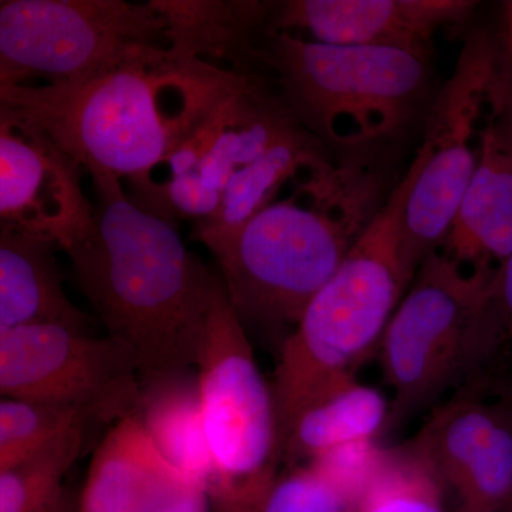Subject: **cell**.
<instances>
[{
	"label": "cell",
	"instance_id": "obj_27",
	"mask_svg": "<svg viewBox=\"0 0 512 512\" xmlns=\"http://www.w3.org/2000/svg\"><path fill=\"white\" fill-rule=\"evenodd\" d=\"M503 512H512V498L510 500V503L507 504V507L504 508Z\"/></svg>",
	"mask_w": 512,
	"mask_h": 512
},
{
	"label": "cell",
	"instance_id": "obj_15",
	"mask_svg": "<svg viewBox=\"0 0 512 512\" xmlns=\"http://www.w3.org/2000/svg\"><path fill=\"white\" fill-rule=\"evenodd\" d=\"M392 402L379 389L343 380L309 400L281 439L282 464L295 467L336 448L379 441L390 430Z\"/></svg>",
	"mask_w": 512,
	"mask_h": 512
},
{
	"label": "cell",
	"instance_id": "obj_8",
	"mask_svg": "<svg viewBox=\"0 0 512 512\" xmlns=\"http://www.w3.org/2000/svg\"><path fill=\"white\" fill-rule=\"evenodd\" d=\"M165 49L153 2L0 0V89L83 82Z\"/></svg>",
	"mask_w": 512,
	"mask_h": 512
},
{
	"label": "cell",
	"instance_id": "obj_28",
	"mask_svg": "<svg viewBox=\"0 0 512 512\" xmlns=\"http://www.w3.org/2000/svg\"><path fill=\"white\" fill-rule=\"evenodd\" d=\"M510 23H511V32H512V6H511V13H510Z\"/></svg>",
	"mask_w": 512,
	"mask_h": 512
},
{
	"label": "cell",
	"instance_id": "obj_11",
	"mask_svg": "<svg viewBox=\"0 0 512 512\" xmlns=\"http://www.w3.org/2000/svg\"><path fill=\"white\" fill-rule=\"evenodd\" d=\"M80 173L36 124L0 101V231L66 254L92 227Z\"/></svg>",
	"mask_w": 512,
	"mask_h": 512
},
{
	"label": "cell",
	"instance_id": "obj_2",
	"mask_svg": "<svg viewBox=\"0 0 512 512\" xmlns=\"http://www.w3.org/2000/svg\"><path fill=\"white\" fill-rule=\"evenodd\" d=\"M384 177L328 157L237 227L192 231L244 325L291 329L389 198Z\"/></svg>",
	"mask_w": 512,
	"mask_h": 512
},
{
	"label": "cell",
	"instance_id": "obj_12",
	"mask_svg": "<svg viewBox=\"0 0 512 512\" xmlns=\"http://www.w3.org/2000/svg\"><path fill=\"white\" fill-rule=\"evenodd\" d=\"M474 6L463 0H288L274 3L268 32L427 56L434 36L463 22Z\"/></svg>",
	"mask_w": 512,
	"mask_h": 512
},
{
	"label": "cell",
	"instance_id": "obj_18",
	"mask_svg": "<svg viewBox=\"0 0 512 512\" xmlns=\"http://www.w3.org/2000/svg\"><path fill=\"white\" fill-rule=\"evenodd\" d=\"M136 414L161 456L188 484L205 491L211 464L195 373L141 384Z\"/></svg>",
	"mask_w": 512,
	"mask_h": 512
},
{
	"label": "cell",
	"instance_id": "obj_7",
	"mask_svg": "<svg viewBox=\"0 0 512 512\" xmlns=\"http://www.w3.org/2000/svg\"><path fill=\"white\" fill-rule=\"evenodd\" d=\"M195 376L211 464L208 501L218 512H258L282 464L278 413L271 384L256 365L247 329L221 278Z\"/></svg>",
	"mask_w": 512,
	"mask_h": 512
},
{
	"label": "cell",
	"instance_id": "obj_4",
	"mask_svg": "<svg viewBox=\"0 0 512 512\" xmlns=\"http://www.w3.org/2000/svg\"><path fill=\"white\" fill-rule=\"evenodd\" d=\"M175 63L168 50L83 82L0 89V101L36 124L89 174L140 187L163 167L180 131L181 104L168 114Z\"/></svg>",
	"mask_w": 512,
	"mask_h": 512
},
{
	"label": "cell",
	"instance_id": "obj_5",
	"mask_svg": "<svg viewBox=\"0 0 512 512\" xmlns=\"http://www.w3.org/2000/svg\"><path fill=\"white\" fill-rule=\"evenodd\" d=\"M493 276L467 272L440 251L421 262L377 349L393 394L390 430L448 390L483 383L485 367L508 342Z\"/></svg>",
	"mask_w": 512,
	"mask_h": 512
},
{
	"label": "cell",
	"instance_id": "obj_1",
	"mask_svg": "<svg viewBox=\"0 0 512 512\" xmlns=\"http://www.w3.org/2000/svg\"><path fill=\"white\" fill-rule=\"evenodd\" d=\"M87 234L66 252L107 338L136 362L141 384L194 372L220 275L205 268L173 221L137 204L119 178L90 174Z\"/></svg>",
	"mask_w": 512,
	"mask_h": 512
},
{
	"label": "cell",
	"instance_id": "obj_20",
	"mask_svg": "<svg viewBox=\"0 0 512 512\" xmlns=\"http://www.w3.org/2000/svg\"><path fill=\"white\" fill-rule=\"evenodd\" d=\"M89 429H74L0 470V512H37L59 491L82 454Z\"/></svg>",
	"mask_w": 512,
	"mask_h": 512
},
{
	"label": "cell",
	"instance_id": "obj_19",
	"mask_svg": "<svg viewBox=\"0 0 512 512\" xmlns=\"http://www.w3.org/2000/svg\"><path fill=\"white\" fill-rule=\"evenodd\" d=\"M356 512H454L450 494L413 444L387 448Z\"/></svg>",
	"mask_w": 512,
	"mask_h": 512
},
{
	"label": "cell",
	"instance_id": "obj_13",
	"mask_svg": "<svg viewBox=\"0 0 512 512\" xmlns=\"http://www.w3.org/2000/svg\"><path fill=\"white\" fill-rule=\"evenodd\" d=\"M188 485L133 412L114 421L94 450L77 512H156Z\"/></svg>",
	"mask_w": 512,
	"mask_h": 512
},
{
	"label": "cell",
	"instance_id": "obj_25",
	"mask_svg": "<svg viewBox=\"0 0 512 512\" xmlns=\"http://www.w3.org/2000/svg\"><path fill=\"white\" fill-rule=\"evenodd\" d=\"M207 493L201 487L188 485L156 512H208Z\"/></svg>",
	"mask_w": 512,
	"mask_h": 512
},
{
	"label": "cell",
	"instance_id": "obj_16",
	"mask_svg": "<svg viewBox=\"0 0 512 512\" xmlns=\"http://www.w3.org/2000/svg\"><path fill=\"white\" fill-rule=\"evenodd\" d=\"M165 22L168 53L177 60L222 64L259 59L258 37L268 33L274 3L154 0ZM237 66V63H235ZM239 67V66H237ZM242 69V67H239Z\"/></svg>",
	"mask_w": 512,
	"mask_h": 512
},
{
	"label": "cell",
	"instance_id": "obj_21",
	"mask_svg": "<svg viewBox=\"0 0 512 512\" xmlns=\"http://www.w3.org/2000/svg\"><path fill=\"white\" fill-rule=\"evenodd\" d=\"M365 491L309 461L278 474L258 512H356Z\"/></svg>",
	"mask_w": 512,
	"mask_h": 512
},
{
	"label": "cell",
	"instance_id": "obj_24",
	"mask_svg": "<svg viewBox=\"0 0 512 512\" xmlns=\"http://www.w3.org/2000/svg\"><path fill=\"white\" fill-rule=\"evenodd\" d=\"M491 292L505 336L512 343V254L495 269Z\"/></svg>",
	"mask_w": 512,
	"mask_h": 512
},
{
	"label": "cell",
	"instance_id": "obj_3",
	"mask_svg": "<svg viewBox=\"0 0 512 512\" xmlns=\"http://www.w3.org/2000/svg\"><path fill=\"white\" fill-rule=\"evenodd\" d=\"M416 174L413 160L282 343L271 384L281 439L309 400L356 377L357 369L379 349L387 323L413 279L403 261L402 225Z\"/></svg>",
	"mask_w": 512,
	"mask_h": 512
},
{
	"label": "cell",
	"instance_id": "obj_6",
	"mask_svg": "<svg viewBox=\"0 0 512 512\" xmlns=\"http://www.w3.org/2000/svg\"><path fill=\"white\" fill-rule=\"evenodd\" d=\"M259 60L293 119L320 144L360 147L396 136L429 86L427 56L387 47L336 46L268 32Z\"/></svg>",
	"mask_w": 512,
	"mask_h": 512
},
{
	"label": "cell",
	"instance_id": "obj_23",
	"mask_svg": "<svg viewBox=\"0 0 512 512\" xmlns=\"http://www.w3.org/2000/svg\"><path fill=\"white\" fill-rule=\"evenodd\" d=\"M491 121L497 130L498 136L503 140L504 146L510 151L512 157V82L511 64L507 62L505 72L498 84L494 97L493 114Z\"/></svg>",
	"mask_w": 512,
	"mask_h": 512
},
{
	"label": "cell",
	"instance_id": "obj_9",
	"mask_svg": "<svg viewBox=\"0 0 512 512\" xmlns=\"http://www.w3.org/2000/svg\"><path fill=\"white\" fill-rule=\"evenodd\" d=\"M504 66L497 40L487 32H474L431 104L403 215V261L412 276L439 248L476 171Z\"/></svg>",
	"mask_w": 512,
	"mask_h": 512
},
{
	"label": "cell",
	"instance_id": "obj_22",
	"mask_svg": "<svg viewBox=\"0 0 512 512\" xmlns=\"http://www.w3.org/2000/svg\"><path fill=\"white\" fill-rule=\"evenodd\" d=\"M80 427L93 424L76 410L0 396V470Z\"/></svg>",
	"mask_w": 512,
	"mask_h": 512
},
{
	"label": "cell",
	"instance_id": "obj_10",
	"mask_svg": "<svg viewBox=\"0 0 512 512\" xmlns=\"http://www.w3.org/2000/svg\"><path fill=\"white\" fill-rule=\"evenodd\" d=\"M136 362L110 338L62 322L0 329V396L82 413L93 426L136 412Z\"/></svg>",
	"mask_w": 512,
	"mask_h": 512
},
{
	"label": "cell",
	"instance_id": "obj_14",
	"mask_svg": "<svg viewBox=\"0 0 512 512\" xmlns=\"http://www.w3.org/2000/svg\"><path fill=\"white\" fill-rule=\"evenodd\" d=\"M491 114L476 171L436 249L467 272L483 274H493L512 254V157Z\"/></svg>",
	"mask_w": 512,
	"mask_h": 512
},
{
	"label": "cell",
	"instance_id": "obj_17",
	"mask_svg": "<svg viewBox=\"0 0 512 512\" xmlns=\"http://www.w3.org/2000/svg\"><path fill=\"white\" fill-rule=\"evenodd\" d=\"M55 248L0 231V329L32 322H62L86 329L64 291Z\"/></svg>",
	"mask_w": 512,
	"mask_h": 512
},
{
	"label": "cell",
	"instance_id": "obj_26",
	"mask_svg": "<svg viewBox=\"0 0 512 512\" xmlns=\"http://www.w3.org/2000/svg\"><path fill=\"white\" fill-rule=\"evenodd\" d=\"M37 512H77V510L73 507L72 500L62 485L59 491Z\"/></svg>",
	"mask_w": 512,
	"mask_h": 512
}]
</instances>
